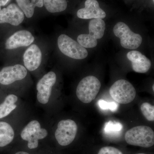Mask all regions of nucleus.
<instances>
[{"mask_svg":"<svg viewBox=\"0 0 154 154\" xmlns=\"http://www.w3.org/2000/svg\"><path fill=\"white\" fill-rule=\"evenodd\" d=\"M125 140L131 145L149 148L154 144V132L150 127L140 125L128 131Z\"/></svg>","mask_w":154,"mask_h":154,"instance_id":"nucleus-1","label":"nucleus"},{"mask_svg":"<svg viewBox=\"0 0 154 154\" xmlns=\"http://www.w3.org/2000/svg\"><path fill=\"white\" fill-rule=\"evenodd\" d=\"M101 87V83L96 77L93 75L85 77L77 86V97L83 103H91L96 98Z\"/></svg>","mask_w":154,"mask_h":154,"instance_id":"nucleus-2","label":"nucleus"},{"mask_svg":"<svg viewBox=\"0 0 154 154\" xmlns=\"http://www.w3.org/2000/svg\"><path fill=\"white\" fill-rule=\"evenodd\" d=\"M105 30V23L102 19H93L89 24V34H80L77 38L79 44L85 48H93L98 44L97 39L102 38Z\"/></svg>","mask_w":154,"mask_h":154,"instance_id":"nucleus-3","label":"nucleus"},{"mask_svg":"<svg viewBox=\"0 0 154 154\" xmlns=\"http://www.w3.org/2000/svg\"><path fill=\"white\" fill-rule=\"evenodd\" d=\"M110 96L119 104H127L134 100L136 91L131 83L124 79L115 82L109 90Z\"/></svg>","mask_w":154,"mask_h":154,"instance_id":"nucleus-4","label":"nucleus"},{"mask_svg":"<svg viewBox=\"0 0 154 154\" xmlns=\"http://www.w3.org/2000/svg\"><path fill=\"white\" fill-rule=\"evenodd\" d=\"M57 45L61 52L71 58L82 60L88 57V51L86 48L66 34H61L59 36Z\"/></svg>","mask_w":154,"mask_h":154,"instance_id":"nucleus-5","label":"nucleus"},{"mask_svg":"<svg viewBox=\"0 0 154 154\" xmlns=\"http://www.w3.org/2000/svg\"><path fill=\"white\" fill-rule=\"evenodd\" d=\"M113 33L116 37L120 38L122 46L127 49H136L142 42L141 35L133 32L123 22H118L115 25Z\"/></svg>","mask_w":154,"mask_h":154,"instance_id":"nucleus-6","label":"nucleus"},{"mask_svg":"<svg viewBox=\"0 0 154 154\" xmlns=\"http://www.w3.org/2000/svg\"><path fill=\"white\" fill-rule=\"evenodd\" d=\"M47 130L41 128V125L36 120L30 121L22 130L21 137L22 139L28 141V146L30 149L36 148L38 146V140L47 137Z\"/></svg>","mask_w":154,"mask_h":154,"instance_id":"nucleus-7","label":"nucleus"},{"mask_svg":"<svg viewBox=\"0 0 154 154\" xmlns=\"http://www.w3.org/2000/svg\"><path fill=\"white\" fill-rule=\"evenodd\" d=\"M78 131L76 122L72 119L62 120L59 122L55 136L60 145L66 146L74 140Z\"/></svg>","mask_w":154,"mask_h":154,"instance_id":"nucleus-8","label":"nucleus"},{"mask_svg":"<svg viewBox=\"0 0 154 154\" xmlns=\"http://www.w3.org/2000/svg\"><path fill=\"white\" fill-rule=\"evenodd\" d=\"M56 75L54 72H49L38 81L36 85L37 99L42 104H47L49 101L52 87L56 82Z\"/></svg>","mask_w":154,"mask_h":154,"instance_id":"nucleus-9","label":"nucleus"},{"mask_svg":"<svg viewBox=\"0 0 154 154\" xmlns=\"http://www.w3.org/2000/svg\"><path fill=\"white\" fill-rule=\"evenodd\" d=\"M27 73V69L22 65L5 67L0 70V84L3 85H11L25 79Z\"/></svg>","mask_w":154,"mask_h":154,"instance_id":"nucleus-10","label":"nucleus"},{"mask_svg":"<svg viewBox=\"0 0 154 154\" xmlns=\"http://www.w3.org/2000/svg\"><path fill=\"white\" fill-rule=\"evenodd\" d=\"M24 13L16 4L12 3L0 11V24L8 23L17 26L24 21Z\"/></svg>","mask_w":154,"mask_h":154,"instance_id":"nucleus-11","label":"nucleus"},{"mask_svg":"<svg viewBox=\"0 0 154 154\" xmlns=\"http://www.w3.org/2000/svg\"><path fill=\"white\" fill-rule=\"evenodd\" d=\"M34 36L30 31L21 30L17 31L6 40L5 47L6 49H16L21 47H27L33 43Z\"/></svg>","mask_w":154,"mask_h":154,"instance_id":"nucleus-12","label":"nucleus"},{"mask_svg":"<svg viewBox=\"0 0 154 154\" xmlns=\"http://www.w3.org/2000/svg\"><path fill=\"white\" fill-rule=\"evenodd\" d=\"M77 16L82 19H103L106 17V14L100 8L99 3L96 0H86L85 8L79 10Z\"/></svg>","mask_w":154,"mask_h":154,"instance_id":"nucleus-13","label":"nucleus"},{"mask_svg":"<svg viewBox=\"0 0 154 154\" xmlns=\"http://www.w3.org/2000/svg\"><path fill=\"white\" fill-rule=\"evenodd\" d=\"M42 60L41 49L36 44L30 45L25 51L23 55V62L25 68L29 71L36 70L40 66Z\"/></svg>","mask_w":154,"mask_h":154,"instance_id":"nucleus-14","label":"nucleus"},{"mask_svg":"<svg viewBox=\"0 0 154 154\" xmlns=\"http://www.w3.org/2000/svg\"><path fill=\"white\" fill-rule=\"evenodd\" d=\"M131 63L133 70L136 72L145 73L151 66V62L146 56L137 51H131L127 54Z\"/></svg>","mask_w":154,"mask_h":154,"instance_id":"nucleus-15","label":"nucleus"},{"mask_svg":"<svg viewBox=\"0 0 154 154\" xmlns=\"http://www.w3.org/2000/svg\"><path fill=\"white\" fill-rule=\"evenodd\" d=\"M16 1L19 8L28 18L33 17L36 7L41 8L44 5L43 0H16Z\"/></svg>","mask_w":154,"mask_h":154,"instance_id":"nucleus-16","label":"nucleus"},{"mask_svg":"<svg viewBox=\"0 0 154 154\" xmlns=\"http://www.w3.org/2000/svg\"><path fill=\"white\" fill-rule=\"evenodd\" d=\"M15 133L11 125L8 122L0 121V147L6 146L12 142Z\"/></svg>","mask_w":154,"mask_h":154,"instance_id":"nucleus-17","label":"nucleus"},{"mask_svg":"<svg viewBox=\"0 0 154 154\" xmlns=\"http://www.w3.org/2000/svg\"><path fill=\"white\" fill-rule=\"evenodd\" d=\"M18 97L14 94L6 96L2 103L0 104V119L9 115L17 107L15 103L18 101Z\"/></svg>","mask_w":154,"mask_h":154,"instance_id":"nucleus-18","label":"nucleus"},{"mask_svg":"<svg viewBox=\"0 0 154 154\" xmlns=\"http://www.w3.org/2000/svg\"><path fill=\"white\" fill-rule=\"evenodd\" d=\"M45 8L51 13H60L66 10V0H43Z\"/></svg>","mask_w":154,"mask_h":154,"instance_id":"nucleus-19","label":"nucleus"},{"mask_svg":"<svg viewBox=\"0 0 154 154\" xmlns=\"http://www.w3.org/2000/svg\"><path fill=\"white\" fill-rule=\"evenodd\" d=\"M122 125L119 122L110 121L105 123L104 131L106 134H117L122 130Z\"/></svg>","mask_w":154,"mask_h":154,"instance_id":"nucleus-20","label":"nucleus"},{"mask_svg":"<svg viewBox=\"0 0 154 154\" xmlns=\"http://www.w3.org/2000/svg\"><path fill=\"white\" fill-rule=\"evenodd\" d=\"M143 115L149 121H154V106L148 102H144L140 107Z\"/></svg>","mask_w":154,"mask_h":154,"instance_id":"nucleus-21","label":"nucleus"},{"mask_svg":"<svg viewBox=\"0 0 154 154\" xmlns=\"http://www.w3.org/2000/svg\"><path fill=\"white\" fill-rule=\"evenodd\" d=\"M98 104L100 108L103 110H109L112 111H115L117 109V105L115 102H107L103 100H100L98 102Z\"/></svg>","mask_w":154,"mask_h":154,"instance_id":"nucleus-22","label":"nucleus"},{"mask_svg":"<svg viewBox=\"0 0 154 154\" xmlns=\"http://www.w3.org/2000/svg\"><path fill=\"white\" fill-rule=\"evenodd\" d=\"M98 154H123L118 149L112 146L103 147L100 149Z\"/></svg>","mask_w":154,"mask_h":154,"instance_id":"nucleus-23","label":"nucleus"},{"mask_svg":"<svg viewBox=\"0 0 154 154\" xmlns=\"http://www.w3.org/2000/svg\"><path fill=\"white\" fill-rule=\"evenodd\" d=\"M1 2H2V6L5 5L6 4H7L10 0H1Z\"/></svg>","mask_w":154,"mask_h":154,"instance_id":"nucleus-24","label":"nucleus"},{"mask_svg":"<svg viewBox=\"0 0 154 154\" xmlns=\"http://www.w3.org/2000/svg\"><path fill=\"white\" fill-rule=\"evenodd\" d=\"M15 154H29L28 153V152H17V153H16Z\"/></svg>","mask_w":154,"mask_h":154,"instance_id":"nucleus-25","label":"nucleus"},{"mask_svg":"<svg viewBox=\"0 0 154 154\" xmlns=\"http://www.w3.org/2000/svg\"><path fill=\"white\" fill-rule=\"evenodd\" d=\"M2 6V2H1V1L0 0V11L2 10V9H1V7Z\"/></svg>","mask_w":154,"mask_h":154,"instance_id":"nucleus-26","label":"nucleus"},{"mask_svg":"<svg viewBox=\"0 0 154 154\" xmlns=\"http://www.w3.org/2000/svg\"><path fill=\"white\" fill-rule=\"evenodd\" d=\"M152 89H153V91H154V85H153V86H152Z\"/></svg>","mask_w":154,"mask_h":154,"instance_id":"nucleus-27","label":"nucleus"},{"mask_svg":"<svg viewBox=\"0 0 154 154\" xmlns=\"http://www.w3.org/2000/svg\"><path fill=\"white\" fill-rule=\"evenodd\" d=\"M143 154V153H138V154Z\"/></svg>","mask_w":154,"mask_h":154,"instance_id":"nucleus-28","label":"nucleus"},{"mask_svg":"<svg viewBox=\"0 0 154 154\" xmlns=\"http://www.w3.org/2000/svg\"><path fill=\"white\" fill-rule=\"evenodd\" d=\"M153 2H154V0H153Z\"/></svg>","mask_w":154,"mask_h":154,"instance_id":"nucleus-29","label":"nucleus"}]
</instances>
